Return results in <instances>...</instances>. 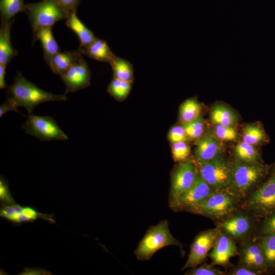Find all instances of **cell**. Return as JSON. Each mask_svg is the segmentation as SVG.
Here are the masks:
<instances>
[{"label":"cell","mask_w":275,"mask_h":275,"mask_svg":"<svg viewBox=\"0 0 275 275\" xmlns=\"http://www.w3.org/2000/svg\"><path fill=\"white\" fill-rule=\"evenodd\" d=\"M272 166L230 160V190L242 200L269 175Z\"/></svg>","instance_id":"obj_1"},{"label":"cell","mask_w":275,"mask_h":275,"mask_svg":"<svg viewBox=\"0 0 275 275\" xmlns=\"http://www.w3.org/2000/svg\"><path fill=\"white\" fill-rule=\"evenodd\" d=\"M8 98H11L17 105L24 107L32 114L37 105L48 101H65V94L57 95L45 91L25 79L20 72L14 78V82L6 88Z\"/></svg>","instance_id":"obj_2"},{"label":"cell","mask_w":275,"mask_h":275,"mask_svg":"<svg viewBox=\"0 0 275 275\" xmlns=\"http://www.w3.org/2000/svg\"><path fill=\"white\" fill-rule=\"evenodd\" d=\"M240 208L263 218L275 211V167L268 176L242 199Z\"/></svg>","instance_id":"obj_3"},{"label":"cell","mask_w":275,"mask_h":275,"mask_svg":"<svg viewBox=\"0 0 275 275\" xmlns=\"http://www.w3.org/2000/svg\"><path fill=\"white\" fill-rule=\"evenodd\" d=\"M260 218L240 207L215 222L219 232L240 243L255 235Z\"/></svg>","instance_id":"obj_4"},{"label":"cell","mask_w":275,"mask_h":275,"mask_svg":"<svg viewBox=\"0 0 275 275\" xmlns=\"http://www.w3.org/2000/svg\"><path fill=\"white\" fill-rule=\"evenodd\" d=\"M242 199L230 190L213 191L189 212L202 215L214 222L239 208Z\"/></svg>","instance_id":"obj_5"},{"label":"cell","mask_w":275,"mask_h":275,"mask_svg":"<svg viewBox=\"0 0 275 275\" xmlns=\"http://www.w3.org/2000/svg\"><path fill=\"white\" fill-rule=\"evenodd\" d=\"M169 245L183 249L182 244L171 233L168 221H161L157 225L148 229L134 254L138 260L147 261L158 250Z\"/></svg>","instance_id":"obj_6"},{"label":"cell","mask_w":275,"mask_h":275,"mask_svg":"<svg viewBox=\"0 0 275 275\" xmlns=\"http://www.w3.org/2000/svg\"><path fill=\"white\" fill-rule=\"evenodd\" d=\"M196 165L199 176L213 191L230 190V160L223 154Z\"/></svg>","instance_id":"obj_7"},{"label":"cell","mask_w":275,"mask_h":275,"mask_svg":"<svg viewBox=\"0 0 275 275\" xmlns=\"http://www.w3.org/2000/svg\"><path fill=\"white\" fill-rule=\"evenodd\" d=\"M26 13L33 29V34L44 28H52L57 21L67 19L68 14L55 0H42L26 4Z\"/></svg>","instance_id":"obj_8"},{"label":"cell","mask_w":275,"mask_h":275,"mask_svg":"<svg viewBox=\"0 0 275 275\" xmlns=\"http://www.w3.org/2000/svg\"><path fill=\"white\" fill-rule=\"evenodd\" d=\"M26 134L41 141H65L68 136L60 128L55 120L49 116L29 114L22 126Z\"/></svg>","instance_id":"obj_9"},{"label":"cell","mask_w":275,"mask_h":275,"mask_svg":"<svg viewBox=\"0 0 275 275\" xmlns=\"http://www.w3.org/2000/svg\"><path fill=\"white\" fill-rule=\"evenodd\" d=\"M219 233L216 227L199 233L190 245L188 258L181 270L195 267L203 263L214 246Z\"/></svg>","instance_id":"obj_10"},{"label":"cell","mask_w":275,"mask_h":275,"mask_svg":"<svg viewBox=\"0 0 275 275\" xmlns=\"http://www.w3.org/2000/svg\"><path fill=\"white\" fill-rule=\"evenodd\" d=\"M198 174L197 167L194 160L180 162L171 174L169 203L188 189L194 183Z\"/></svg>","instance_id":"obj_11"},{"label":"cell","mask_w":275,"mask_h":275,"mask_svg":"<svg viewBox=\"0 0 275 275\" xmlns=\"http://www.w3.org/2000/svg\"><path fill=\"white\" fill-rule=\"evenodd\" d=\"M213 191L198 174L193 185L174 201L169 203V206L175 212H188Z\"/></svg>","instance_id":"obj_12"},{"label":"cell","mask_w":275,"mask_h":275,"mask_svg":"<svg viewBox=\"0 0 275 275\" xmlns=\"http://www.w3.org/2000/svg\"><path fill=\"white\" fill-rule=\"evenodd\" d=\"M238 249V265L246 266L260 275L269 272L260 245L254 236L240 243Z\"/></svg>","instance_id":"obj_13"},{"label":"cell","mask_w":275,"mask_h":275,"mask_svg":"<svg viewBox=\"0 0 275 275\" xmlns=\"http://www.w3.org/2000/svg\"><path fill=\"white\" fill-rule=\"evenodd\" d=\"M0 215L13 224L17 225L32 222L40 218L50 223H55L54 214L42 213L33 207L20 206L15 202L10 204H1Z\"/></svg>","instance_id":"obj_14"},{"label":"cell","mask_w":275,"mask_h":275,"mask_svg":"<svg viewBox=\"0 0 275 275\" xmlns=\"http://www.w3.org/2000/svg\"><path fill=\"white\" fill-rule=\"evenodd\" d=\"M65 85L66 94L84 89L90 85L91 72L84 59L76 63L60 75Z\"/></svg>","instance_id":"obj_15"},{"label":"cell","mask_w":275,"mask_h":275,"mask_svg":"<svg viewBox=\"0 0 275 275\" xmlns=\"http://www.w3.org/2000/svg\"><path fill=\"white\" fill-rule=\"evenodd\" d=\"M236 243L230 237L219 232L211 251L208 254L212 261L211 264L226 268L232 266L230 259L238 255Z\"/></svg>","instance_id":"obj_16"},{"label":"cell","mask_w":275,"mask_h":275,"mask_svg":"<svg viewBox=\"0 0 275 275\" xmlns=\"http://www.w3.org/2000/svg\"><path fill=\"white\" fill-rule=\"evenodd\" d=\"M197 141L194 161L200 163L209 161L223 154L224 146L215 135L212 130L208 129Z\"/></svg>","instance_id":"obj_17"},{"label":"cell","mask_w":275,"mask_h":275,"mask_svg":"<svg viewBox=\"0 0 275 275\" xmlns=\"http://www.w3.org/2000/svg\"><path fill=\"white\" fill-rule=\"evenodd\" d=\"M78 49L82 54L92 59L109 64L116 56L106 41L97 37L88 46Z\"/></svg>","instance_id":"obj_18"},{"label":"cell","mask_w":275,"mask_h":275,"mask_svg":"<svg viewBox=\"0 0 275 275\" xmlns=\"http://www.w3.org/2000/svg\"><path fill=\"white\" fill-rule=\"evenodd\" d=\"M81 54L79 49L75 51H60L53 57L49 66L52 72L60 75L83 60Z\"/></svg>","instance_id":"obj_19"},{"label":"cell","mask_w":275,"mask_h":275,"mask_svg":"<svg viewBox=\"0 0 275 275\" xmlns=\"http://www.w3.org/2000/svg\"><path fill=\"white\" fill-rule=\"evenodd\" d=\"M14 19L8 22H1L0 27V64L7 66L17 51L13 47L10 38L11 29Z\"/></svg>","instance_id":"obj_20"},{"label":"cell","mask_w":275,"mask_h":275,"mask_svg":"<svg viewBox=\"0 0 275 275\" xmlns=\"http://www.w3.org/2000/svg\"><path fill=\"white\" fill-rule=\"evenodd\" d=\"M34 41H40L43 50V57L48 66L53 57L60 52L59 46L53 37L51 28H44L38 30L33 37Z\"/></svg>","instance_id":"obj_21"},{"label":"cell","mask_w":275,"mask_h":275,"mask_svg":"<svg viewBox=\"0 0 275 275\" xmlns=\"http://www.w3.org/2000/svg\"><path fill=\"white\" fill-rule=\"evenodd\" d=\"M65 23L77 36L80 42L79 49L88 46L96 38L93 33L79 19L76 12L69 14Z\"/></svg>","instance_id":"obj_22"},{"label":"cell","mask_w":275,"mask_h":275,"mask_svg":"<svg viewBox=\"0 0 275 275\" xmlns=\"http://www.w3.org/2000/svg\"><path fill=\"white\" fill-rule=\"evenodd\" d=\"M210 117L214 124L234 127L237 122V117L235 112L222 103L216 104L212 107Z\"/></svg>","instance_id":"obj_23"},{"label":"cell","mask_w":275,"mask_h":275,"mask_svg":"<svg viewBox=\"0 0 275 275\" xmlns=\"http://www.w3.org/2000/svg\"><path fill=\"white\" fill-rule=\"evenodd\" d=\"M234 159L243 162L255 163L261 161L259 151L255 146L243 140L239 142L233 149Z\"/></svg>","instance_id":"obj_24"},{"label":"cell","mask_w":275,"mask_h":275,"mask_svg":"<svg viewBox=\"0 0 275 275\" xmlns=\"http://www.w3.org/2000/svg\"><path fill=\"white\" fill-rule=\"evenodd\" d=\"M255 236L262 249L268 272H275V234Z\"/></svg>","instance_id":"obj_25"},{"label":"cell","mask_w":275,"mask_h":275,"mask_svg":"<svg viewBox=\"0 0 275 275\" xmlns=\"http://www.w3.org/2000/svg\"><path fill=\"white\" fill-rule=\"evenodd\" d=\"M242 138L243 141L255 146L269 142V138L264 129L260 124L257 123L245 126L242 129Z\"/></svg>","instance_id":"obj_26"},{"label":"cell","mask_w":275,"mask_h":275,"mask_svg":"<svg viewBox=\"0 0 275 275\" xmlns=\"http://www.w3.org/2000/svg\"><path fill=\"white\" fill-rule=\"evenodd\" d=\"M26 4L23 0H1L0 12L1 22H8L14 19L20 12H26Z\"/></svg>","instance_id":"obj_27"},{"label":"cell","mask_w":275,"mask_h":275,"mask_svg":"<svg viewBox=\"0 0 275 275\" xmlns=\"http://www.w3.org/2000/svg\"><path fill=\"white\" fill-rule=\"evenodd\" d=\"M202 106L195 98H189L181 105L179 117L182 124L192 121L201 116Z\"/></svg>","instance_id":"obj_28"},{"label":"cell","mask_w":275,"mask_h":275,"mask_svg":"<svg viewBox=\"0 0 275 275\" xmlns=\"http://www.w3.org/2000/svg\"><path fill=\"white\" fill-rule=\"evenodd\" d=\"M109 65L113 70L114 78L133 81V67L130 62L116 56Z\"/></svg>","instance_id":"obj_29"},{"label":"cell","mask_w":275,"mask_h":275,"mask_svg":"<svg viewBox=\"0 0 275 275\" xmlns=\"http://www.w3.org/2000/svg\"><path fill=\"white\" fill-rule=\"evenodd\" d=\"M133 81L114 78L107 87L108 93L116 100L122 101L129 94Z\"/></svg>","instance_id":"obj_30"},{"label":"cell","mask_w":275,"mask_h":275,"mask_svg":"<svg viewBox=\"0 0 275 275\" xmlns=\"http://www.w3.org/2000/svg\"><path fill=\"white\" fill-rule=\"evenodd\" d=\"M182 124L188 139L197 141L205 132L206 124L201 116L192 121Z\"/></svg>","instance_id":"obj_31"},{"label":"cell","mask_w":275,"mask_h":275,"mask_svg":"<svg viewBox=\"0 0 275 275\" xmlns=\"http://www.w3.org/2000/svg\"><path fill=\"white\" fill-rule=\"evenodd\" d=\"M275 234V211L263 218L259 222L255 235L265 236Z\"/></svg>","instance_id":"obj_32"},{"label":"cell","mask_w":275,"mask_h":275,"mask_svg":"<svg viewBox=\"0 0 275 275\" xmlns=\"http://www.w3.org/2000/svg\"><path fill=\"white\" fill-rule=\"evenodd\" d=\"M212 130L215 136L221 141H233L238 138V133L234 127L214 124Z\"/></svg>","instance_id":"obj_33"},{"label":"cell","mask_w":275,"mask_h":275,"mask_svg":"<svg viewBox=\"0 0 275 275\" xmlns=\"http://www.w3.org/2000/svg\"><path fill=\"white\" fill-rule=\"evenodd\" d=\"M172 153L175 161L186 160L190 154V148L186 142H179L172 144Z\"/></svg>","instance_id":"obj_34"},{"label":"cell","mask_w":275,"mask_h":275,"mask_svg":"<svg viewBox=\"0 0 275 275\" xmlns=\"http://www.w3.org/2000/svg\"><path fill=\"white\" fill-rule=\"evenodd\" d=\"M186 275H225V272L210 264H203L200 266L191 268Z\"/></svg>","instance_id":"obj_35"},{"label":"cell","mask_w":275,"mask_h":275,"mask_svg":"<svg viewBox=\"0 0 275 275\" xmlns=\"http://www.w3.org/2000/svg\"><path fill=\"white\" fill-rule=\"evenodd\" d=\"M168 138L172 144L179 142H186L188 140L182 124L172 127L168 132Z\"/></svg>","instance_id":"obj_36"},{"label":"cell","mask_w":275,"mask_h":275,"mask_svg":"<svg viewBox=\"0 0 275 275\" xmlns=\"http://www.w3.org/2000/svg\"><path fill=\"white\" fill-rule=\"evenodd\" d=\"M0 199L1 204H10L14 202L11 194L8 183L2 176L0 179Z\"/></svg>","instance_id":"obj_37"},{"label":"cell","mask_w":275,"mask_h":275,"mask_svg":"<svg viewBox=\"0 0 275 275\" xmlns=\"http://www.w3.org/2000/svg\"><path fill=\"white\" fill-rule=\"evenodd\" d=\"M226 274L228 275H260L253 269L246 266L238 265L227 268Z\"/></svg>","instance_id":"obj_38"},{"label":"cell","mask_w":275,"mask_h":275,"mask_svg":"<svg viewBox=\"0 0 275 275\" xmlns=\"http://www.w3.org/2000/svg\"><path fill=\"white\" fill-rule=\"evenodd\" d=\"M58 4L68 15L71 13L76 12L80 0H55Z\"/></svg>","instance_id":"obj_39"},{"label":"cell","mask_w":275,"mask_h":275,"mask_svg":"<svg viewBox=\"0 0 275 275\" xmlns=\"http://www.w3.org/2000/svg\"><path fill=\"white\" fill-rule=\"evenodd\" d=\"M18 106L11 98H8L7 100L0 106V117L10 111L16 112L20 114L18 110Z\"/></svg>","instance_id":"obj_40"},{"label":"cell","mask_w":275,"mask_h":275,"mask_svg":"<svg viewBox=\"0 0 275 275\" xmlns=\"http://www.w3.org/2000/svg\"><path fill=\"white\" fill-rule=\"evenodd\" d=\"M47 270L41 268H24L20 274H50Z\"/></svg>","instance_id":"obj_41"},{"label":"cell","mask_w":275,"mask_h":275,"mask_svg":"<svg viewBox=\"0 0 275 275\" xmlns=\"http://www.w3.org/2000/svg\"><path fill=\"white\" fill-rule=\"evenodd\" d=\"M7 66L0 64V88L3 89L6 88L5 75Z\"/></svg>","instance_id":"obj_42"}]
</instances>
